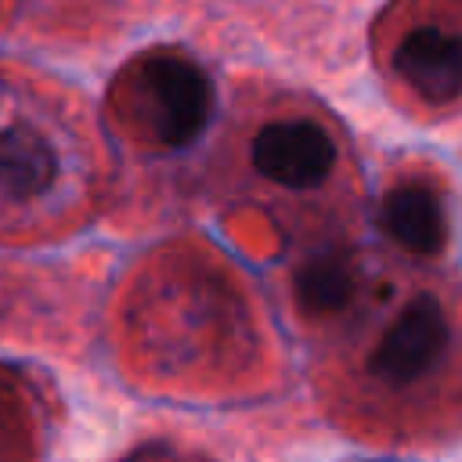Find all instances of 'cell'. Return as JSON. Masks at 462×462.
Here are the masks:
<instances>
[{
    "label": "cell",
    "mask_w": 462,
    "mask_h": 462,
    "mask_svg": "<svg viewBox=\"0 0 462 462\" xmlns=\"http://www.w3.org/2000/svg\"><path fill=\"white\" fill-rule=\"evenodd\" d=\"M249 162L267 184L285 191H310L328 180L336 166V141L318 119L282 116L256 130Z\"/></svg>",
    "instance_id": "obj_4"
},
{
    "label": "cell",
    "mask_w": 462,
    "mask_h": 462,
    "mask_svg": "<svg viewBox=\"0 0 462 462\" xmlns=\"http://www.w3.org/2000/svg\"><path fill=\"white\" fill-rule=\"evenodd\" d=\"M292 296L307 318H336L357 296V267L346 253H314L296 267Z\"/></svg>",
    "instance_id": "obj_7"
},
{
    "label": "cell",
    "mask_w": 462,
    "mask_h": 462,
    "mask_svg": "<svg viewBox=\"0 0 462 462\" xmlns=\"http://www.w3.org/2000/svg\"><path fill=\"white\" fill-rule=\"evenodd\" d=\"M116 101L137 141L155 152H184L206 134L217 94L199 61L159 47L137 54L123 69Z\"/></svg>",
    "instance_id": "obj_1"
},
{
    "label": "cell",
    "mask_w": 462,
    "mask_h": 462,
    "mask_svg": "<svg viewBox=\"0 0 462 462\" xmlns=\"http://www.w3.org/2000/svg\"><path fill=\"white\" fill-rule=\"evenodd\" d=\"M401 83H408L419 97L440 105L462 94V32H448L440 25L408 29L390 58Z\"/></svg>",
    "instance_id": "obj_5"
},
{
    "label": "cell",
    "mask_w": 462,
    "mask_h": 462,
    "mask_svg": "<svg viewBox=\"0 0 462 462\" xmlns=\"http://www.w3.org/2000/svg\"><path fill=\"white\" fill-rule=\"evenodd\" d=\"M448 343H451L448 314L437 296L422 292L408 300L401 314L386 325V332L368 354V372L383 386H393V390L411 386L444 361Z\"/></svg>",
    "instance_id": "obj_3"
},
{
    "label": "cell",
    "mask_w": 462,
    "mask_h": 462,
    "mask_svg": "<svg viewBox=\"0 0 462 462\" xmlns=\"http://www.w3.org/2000/svg\"><path fill=\"white\" fill-rule=\"evenodd\" d=\"M69 173L65 134L25 97L0 90V220L22 224L58 199Z\"/></svg>",
    "instance_id": "obj_2"
},
{
    "label": "cell",
    "mask_w": 462,
    "mask_h": 462,
    "mask_svg": "<svg viewBox=\"0 0 462 462\" xmlns=\"http://www.w3.org/2000/svg\"><path fill=\"white\" fill-rule=\"evenodd\" d=\"M383 231L408 253L415 256H437L448 242V220L444 206L433 188L419 180H404L386 191L383 209H379Z\"/></svg>",
    "instance_id": "obj_6"
}]
</instances>
